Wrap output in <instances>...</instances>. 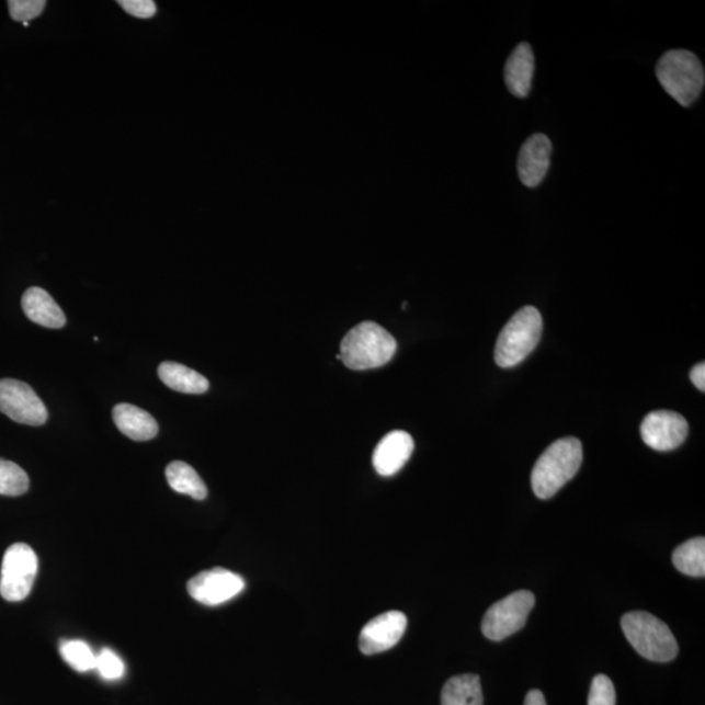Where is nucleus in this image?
Masks as SVG:
<instances>
[{
  "mask_svg": "<svg viewBox=\"0 0 705 705\" xmlns=\"http://www.w3.org/2000/svg\"><path fill=\"white\" fill-rule=\"evenodd\" d=\"M583 463V446L577 437L554 442L532 470V489L539 499H549L577 476Z\"/></svg>",
  "mask_w": 705,
  "mask_h": 705,
  "instance_id": "1",
  "label": "nucleus"
},
{
  "mask_svg": "<svg viewBox=\"0 0 705 705\" xmlns=\"http://www.w3.org/2000/svg\"><path fill=\"white\" fill-rule=\"evenodd\" d=\"M396 351L397 342L391 333L374 321H364L342 339L339 354L346 367L361 372L387 365Z\"/></svg>",
  "mask_w": 705,
  "mask_h": 705,
  "instance_id": "2",
  "label": "nucleus"
},
{
  "mask_svg": "<svg viewBox=\"0 0 705 705\" xmlns=\"http://www.w3.org/2000/svg\"><path fill=\"white\" fill-rule=\"evenodd\" d=\"M656 77L678 104L689 107L701 98L705 71L700 58L689 50H669L657 61Z\"/></svg>",
  "mask_w": 705,
  "mask_h": 705,
  "instance_id": "3",
  "label": "nucleus"
},
{
  "mask_svg": "<svg viewBox=\"0 0 705 705\" xmlns=\"http://www.w3.org/2000/svg\"><path fill=\"white\" fill-rule=\"evenodd\" d=\"M622 629L629 645L645 659L669 662L678 655V643L669 626L655 615L633 612L623 615Z\"/></svg>",
  "mask_w": 705,
  "mask_h": 705,
  "instance_id": "4",
  "label": "nucleus"
},
{
  "mask_svg": "<svg viewBox=\"0 0 705 705\" xmlns=\"http://www.w3.org/2000/svg\"><path fill=\"white\" fill-rule=\"evenodd\" d=\"M544 321L536 307L525 306L520 309L504 326L496 346L498 366L510 368L523 362L535 351Z\"/></svg>",
  "mask_w": 705,
  "mask_h": 705,
  "instance_id": "5",
  "label": "nucleus"
},
{
  "mask_svg": "<svg viewBox=\"0 0 705 705\" xmlns=\"http://www.w3.org/2000/svg\"><path fill=\"white\" fill-rule=\"evenodd\" d=\"M38 558L30 545L18 543L5 550L0 571V595L9 602L29 598L37 578Z\"/></svg>",
  "mask_w": 705,
  "mask_h": 705,
  "instance_id": "6",
  "label": "nucleus"
},
{
  "mask_svg": "<svg viewBox=\"0 0 705 705\" xmlns=\"http://www.w3.org/2000/svg\"><path fill=\"white\" fill-rule=\"evenodd\" d=\"M535 604V594L530 591L511 593L496 602L482 619L484 635L490 640L501 641L516 634L525 626Z\"/></svg>",
  "mask_w": 705,
  "mask_h": 705,
  "instance_id": "7",
  "label": "nucleus"
},
{
  "mask_svg": "<svg viewBox=\"0 0 705 705\" xmlns=\"http://www.w3.org/2000/svg\"><path fill=\"white\" fill-rule=\"evenodd\" d=\"M0 412L29 427H41L49 419L44 401L34 389L16 379H0Z\"/></svg>",
  "mask_w": 705,
  "mask_h": 705,
  "instance_id": "8",
  "label": "nucleus"
},
{
  "mask_svg": "<svg viewBox=\"0 0 705 705\" xmlns=\"http://www.w3.org/2000/svg\"><path fill=\"white\" fill-rule=\"evenodd\" d=\"M245 587L246 581L241 575L216 567L189 580L187 591L201 604L217 606L237 598Z\"/></svg>",
  "mask_w": 705,
  "mask_h": 705,
  "instance_id": "9",
  "label": "nucleus"
},
{
  "mask_svg": "<svg viewBox=\"0 0 705 705\" xmlns=\"http://www.w3.org/2000/svg\"><path fill=\"white\" fill-rule=\"evenodd\" d=\"M640 433L648 447L662 452L672 451L686 441L689 423L681 414L657 410L643 421Z\"/></svg>",
  "mask_w": 705,
  "mask_h": 705,
  "instance_id": "10",
  "label": "nucleus"
},
{
  "mask_svg": "<svg viewBox=\"0 0 705 705\" xmlns=\"http://www.w3.org/2000/svg\"><path fill=\"white\" fill-rule=\"evenodd\" d=\"M407 615L387 612L369 621L360 634V650L366 656L378 655L394 648L407 632Z\"/></svg>",
  "mask_w": 705,
  "mask_h": 705,
  "instance_id": "11",
  "label": "nucleus"
},
{
  "mask_svg": "<svg viewBox=\"0 0 705 705\" xmlns=\"http://www.w3.org/2000/svg\"><path fill=\"white\" fill-rule=\"evenodd\" d=\"M553 144L544 134L532 135L520 148L518 173L525 187L535 189L550 169Z\"/></svg>",
  "mask_w": 705,
  "mask_h": 705,
  "instance_id": "12",
  "label": "nucleus"
},
{
  "mask_svg": "<svg viewBox=\"0 0 705 705\" xmlns=\"http://www.w3.org/2000/svg\"><path fill=\"white\" fill-rule=\"evenodd\" d=\"M414 450L413 437L406 431H391L383 437L373 454V465L378 475L391 477L406 465Z\"/></svg>",
  "mask_w": 705,
  "mask_h": 705,
  "instance_id": "13",
  "label": "nucleus"
},
{
  "mask_svg": "<svg viewBox=\"0 0 705 705\" xmlns=\"http://www.w3.org/2000/svg\"><path fill=\"white\" fill-rule=\"evenodd\" d=\"M535 77V54L526 43L519 44L504 66V81L509 92L518 99L528 98Z\"/></svg>",
  "mask_w": 705,
  "mask_h": 705,
  "instance_id": "14",
  "label": "nucleus"
},
{
  "mask_svg": "<svg viewBox=\"0 0 705 705\" xmlns=\"http://www.w3.org/2000/svg\"><path fill=\"white\" fill-rule=\"evenodd\" d=\"M113 420L123 434L136 442L150 441L159 434V423L152 414L132 403H118L114 407Z\"/></svg>",
  "mask_w": 705,
  "mask_h": 705,
  "instance_id": "15",
  "label": "nucleus"
},
{
  "mask_svg": "<svg viewBox=\"0 0 705 705\" xmlns=\"http://www.w3.org/2000/svg\"><path fill=\"white\" fill-rule=\"evenodd\" d=\"M22 306L24 314L33 323L53 328V330H58V328L65 327L66 325L65 312L61 311L50 294L41 289V287H30V289L24 293Z\"/></svg>",
  "mask_w": 705,
  "mask_h": 705,
  "instance_id": "16",
  "label": "nucleus"
},
{
  "mask_svg": "<svg viewBox=\"0 0 705 705\" xmlns=\"http://www.w3.org/2000/svg\"><path fill=\"white\" fill-rule=\"evenodd\" d=\"M159 376L163 385L177 393L202 395L208 391L209 382L202 374L177 362H162Z\"/></svg>",
  "mask_w": 705,
  "mask_h": 705,
  "instance_id": "17",
  "label": "nucleus"
},
{
  "mask_svg": "<svg viewBox=\"0 0 705 705\" xmlns=\"http://www.w3.org/2000/svg\"><path fill=\"white\" fill-rule=\"evenodd\" d=\"M480 676L463 674L452 676L442 690V705H482Z\"/></svg>",
  "mask_w": 705,
  "mask_h": 705,
  "instance_id": "18",
  "label": "nucleus"
},
{
  "mask_svg": "<svg viewBox=\"0 0 705 705\" xmlns=\"http://www.w3.org/2000/svg\"><path fill=\"white\" fill-rule=\"evenodd\" d=\"M167 480L171 489L180 494H186L196 501H203L207 498L208 489L202 477L187 463H170L166 470Z\"/></svg>",
  "mask_w": 705,
  "mask_h": 705,
  "instance_id": "19",
  "label": "nucleus"
},
{
  "mask_svg": "<svg viewBox=\"0 0 705 705\" xmlns=\"http://www.w3.org/2000/svg\"><path fill=\"white\" fill-rule=\"evenodd\" d=\"M673 564L678 571L693 578L705 577V539L696 537L676 547Z\"/></svg>",
  "mask_w": 705,
  "mask_h": 705,
  "instance_id": "20",
  "label": "nucleus"
},
{
  "mask_svg": "<svg viewBox=\"0 0 705 705\" xmlns=\"http://www.w3.org/2000/svg\"><path fill=\"white\" fill-rule=\"evenodd\" d=\"M59 652L61 659L79 673L91 672V670L95 669L98 655H95L91 646L83 640H61Z\"/></svg>",
  "mask_w": 705,
  "mask_h": 705,
  "instance_id": "21",
  "label": "nucleus"
},
{
  "mask_svg": "<svg viewBox=\"0 0 705 705\" xmlns=\"http://www.w3.org/2000/svg\"><path fill=\"white\" fill-rule=\"evenodd\" d=\"M30 490V477L18 464L0 458V496L20 497Z\"/></svg>",
  "mask_w": 705,
  "mask_h": 705,
  "instance_id": "22",
  "label": "nucleus"
},
{
  "mask_svg": "<svg viewBox=\"0 0 705 705\" xmlns=\"http://www.w3.org/2000/svg\"><path fill=\"white\" fill-rule=\"evenodd\" d=\"M95 670L106 681L121 680L125 675V662L111 648H102L95 659Z\"/></svg>",
  "mask_w": 705,
  "mask_h": 705,
  "instance_id": "23",
  "label": "nucleus"
},
{
  "mask_svg": "<svg viewBox=\"0 0 705 705\" xmlns=\"http://www.w3.org/2000/svg\"><path fill=\"white\" fill-rule=\"evenodd\" d=\"M617 695H615L614 684L611 678L606 675H595L592 681L588 705H615Z\"/></svg>",
  "mask_w": 705,
  "mask_h": 705,
  "instance_id": "24",
  "label": "nucleus"
},
{
  "mask_svg": "<svg viewBox=\"0 0 705 705\" xmlns=\"http://www.w3.org/2000/svg\"><path fill=\"white\" fill-rule=\"evenodd\" d=\"M45 0H10V15L15 22L30 23L45 10Z\"/></svg>",
  "mask_w": 705,
  "mask_h": 705,
  "instance_id": "25",
  "label": "nucleus"
},
{
  "mask_svg": "<svg viewBox=\"0 0 705 705\" xmlns=\"http://www.w3.org/2000/svg\"><path fill=\"white\" fill-rule=\"evenodd\" d=\"M118 4L129 15L139 19H150L156 15V3L153 0H121Z\"/></svg>",
  "mask_w": 705,
  "mask_h": 705,
  "instance_id": "26",
  "label": "nucleus"
},
{
  "mask_svg": "<svg viewBox=\"0 0 705 705\" xmlns=\"http://www.w3.org/2000/svg\"><path fill=\"white\" fill-rule=\"evenodd\" d=\"M690 378L693 380L695 387L701 389L702 393L705 391V365L697 364L693 369H691Z\"/></svg>",
  "mask_w": 705,
  "mask_h": 705,
  "instance_id": "27",
  "label": "nucleus"
},
{
  "mask_svg": "<svg viewBox=\"0 0 705 705\" xmlns=\"http://www.w3.org/2000/svg\"><path fill=\"white\" fill-rule=\"evenodd\" d=\"M524 705H547L545 696L538 690L530 691L528 695L525 697Z\"/></svg>",
  "mask_w": 705,
  "mask_h": 705,
  "instance_id": "28",
  "label": "nucleus"
}]
</instances>
